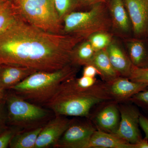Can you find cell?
<instances>
[{
  "instance_id": "cell-12",
  "label": "cell",
  "mask_w": 148,
  "mask_h": 148,
  "mask_svg": "<svg viewBox=\"0 0 148 148\" xmlns=\"http://www.w3.org/2000/svg\"><path fill=\"white\" fill-rule=\"evenodd\" d=\"M118 104L115 101H109L98 111L94 120L97 130L113 134L115 133L121 118Z\"/></svg>"
},
{
  "instance_id": "cell-16",
  "label": "cell",
  "mask_w": 148,
  "mask_h": 148,
  "mask_svg": "<svg viewBox=\"0 0 148 148\" xmlns=\"http://www.w3.org/2000/svg\"><path fill=\"white\" fill-rule=\"evenodd\" d=\"M127 54L133 66L139 68L148 67V38H126Z\"/></svg>"
},
{
  "instance_id": "cell-24",
  "label": "cell",
  "mask_w": 148,
  "mask_h": 148,
  "mask_svg": "<svg viewBox=\"0 0 148 148\" xmlns=\"http://www.w3.org/2000/svg\"><path fill=\"white\" fill-rule=\"evenodd\" d=\"M128 79L135 82L148 84V67L139 68L134 66Z\"/></svg>"
},
{
  "instance_id": "cell-28",
  "label": "cell",
  "mask_w": 148,
  "mask_h": 148,
  "mask_svg": "<svg viewBox=\"0 0 148 148\" xmlns=\"http://www.w3.org/2000/svg\"><path fill=\"white\" fill-rule=\"evenodd\" d=\"M101 76V73L95 66L91 64L84 66L83 71V76L95 77L96 75Z\"/></svg>"
},
{
  "instance_id": "cell-3",
  "label": "cell",
  "mask_w": 148,
  "mask_h": 148,
  "mask_svg": "<svg viewBox=\"0 0 148 148\" xmlns=\"http://www.w3.org/2000/svg\"><path fill=\"white\" fill-rule=\"evenodd\" d=\"M79 66L70 64L54 71H36L10 89L25 101L45 107L66 80L76 77Z\"/></svg>"
},
{
  "instance_id": "cell-35",
  "label": "cell",
  "mask_w": 148,
  "mask_h": 148,
  "mask_svg": "<svg viewBox=\"0 0 148 148\" xmlns=\"http://www.w3.org/2000/svg\"><path fill=\"white\" fill-rule=\"evenodd\" d=\"M103 1V0H98V1L99 2Z\"/></svg>"
},
{
  "instance_id": "cell-29",
  "label": "cell",
  "mask_w": 148,
  "mask_h": 148,
  "mask_svg": "<svg viewBox=\"0 0 148 148\" xmlns=\"http://www.w3.org/2000/svg\"><path fill=\"white\" fill-rule=\"evenodd\" d=\"M139 124L145 132V138L148 139V118L141 114L139 119Z\"/></svg>"
},
{
  "instance_id": "cell-4",
  "label": "cell",
  "mask_w": 148,
  "mask_h": 148,
  "mask_svg": "<svg viewBox=\"0 0 148 148\" xmlns=\"http://www.w3.org/2000/svg\"><path fill=\"white\" fill-rule=\"evenodd\" d=\"M102 2L92 5L89 10L73 11L66 15L63 20V34L86 40L95 33L109 32L112 29V20L108 8Z\"/></svg>"
},
{
  "instance_id": "cell-32",
  "label": "cell",
  "mask_w": 148,
  "mask_h": 148,
  "mask_svg": "<svg viewBox=\"0 0 148 148\" xmlns=\"http://www.w3.org/2000/svg\"><path fill=\"white\" fill-rule=\"evenodd\" d=\"M3 97V93L2 94H1V95H0V102H1V101Z\"/></svg>"
},
{
  "instance_id": "cell-6",
  "label": "cell",
  "mask_w": 148,
  "mask_h": 148,
  "mask_svg": "<svg viewBox=\"0 0 148 148\" xmlns=\"http://www.w3.org/2000/svg\"><path fill=\"white\" fill-rule=\"evenodd\" d=\"M22 19L43 31L63 34L53 0H12Z\"/></svg>"
},
{
  "instance_id": "cell-31",
  "label": "cell",
  "mask_w": 148,
  "mask_h": 148,
  "mask_svg": "<svg viewBox=\"0 0 148 148\" xmlns=\"http://www.w3.org/2000/svg\"><path fill=\"white\" fill-rule=\"evenodd\" d=\"M80 5H88L99 2L98 0H78Z\"/></svg>"
},
{
  "instance_id": "cell-15",
  "label": "cell",
  "mask_w": 148,
  "mask_h": 148,
  "mask_svg": "<svg viewBox=\"0 0 148 148\" xmlns=\"http://www.w3.org/2000/svg\"><path fill=\"white\" fill-rule=\"evenodd\" d=\"M36 72V71L27 67L1 64L0 90L10 89Z\"/></svg>"
},
{
  "instance_id": "cell-19",
  "label": "cell",
  "mask_w": 148,
  "mask_h": 148,
  "mask_svg": "<svg viewBox=\"0 0 148 148\" xmlns=\"http://www.w3.org/2000/svg\"><path fill=\"white\" fill-rule=\"evenodd\" d=\"M21 18L12 0L0 3V35Z\"/></svg>"
},
{
  "instance_id": "cell-18",
  "label": "cell",
  "mask_w": 148,
  "mask_h": 148,
  "mask_svg": "<svg viewBox=\"0 0 148 148\" xmlns=\"http://www.w3.org/2000/svg\"><path fill=\"white\" fill-rule=\"evenodd\" d=\"M90 64L98 69L102 80L105 82H110L120 76L112 66L106 49L95 51Z\"/></svg>"
},
{
  "instance_id": "cell-2",
  "label": "cell",
  "mask_w": 148,
  "mask_h": 148,
  "mask_svg": "<svg viewBox=\"0 0 148 148\" xmlns=\"http://www.w3.org/2000/svg\"><path fill=\"white\" fill-rule=\"evenodd\" d=\"M76 78L74 77L62 83L44 107L55 115L89 117L93 107L114 101L107 82L97 81L91 87L82 88L77 84Z\"/></svg>"
},
{
  "instance_id": "cell-26",
  "label": "cell",
  "mask_w": 148,
  "mask_h": 148,
  "mask_svg": "<svg viewBox=\"0 0 148 148\" xmlns=\"http://www.w3.org/2000/svg\"><path fill=\"white\" fill-rule=\"evenodd\" d=\"M22 130L17 127L14 129L6 130L0 133V148H6L9 146L12 139L16 133Z\"/></svg>"
},
{
  "instance_id": "cell-9",
  "label": "cell",
  "mask_w": 148,
  "mask_h": 148,
  "mask_svg": "<svg viewBox=\"0 0 148 148\" xmlns=\"http://www.w3.org/2000/svg\"><path fill=\"white\" fill-rule=\"evenodd\" d=\"M131 25L133 37L148 38V0H123Z\"/></svg>"
},
{
  "instance_id": "cell-27",
  "label": "cell",
  "mask_w": 148,
  "mask_h": 148,
  "mask_svg": "<svg viewBox=\"0 0 148 148\" xmlns=\"http://www.w3.org/2000/svg\"><path fill=\"white\" fill-rule=\"evenodd\" d=\"M77 84L82 88H88L95 84L97 81L95 77L83 76L79 78H76Z\"/></svg>"
},
{
  "instance_id": "cell-8",
  "label": "cell",
  "mask_w": 148,
  "mask_h": 148,
  "mask_svg": "<svg viewBox=\"0 0 148 148\" xmlns=\"http://www.w3.org/2000/svg\"><path fill=\"white\" fill-rule=\"evenodd\" d=\"M118 107L120 121L114 135L130 144L138 143L143 139L139 128L141 114L136 107L131 105H120Z\"/></svg>"
},
{
  "instance_id": "cell-7",
  "label": "cell",
  "mask_w": 148,
  "mask_h": 148,
  "mask_svg": "<svg viewBox=\"0 0 148 148\" xmlns=\"http://www.w3.org/2000/svg\"><path fill=\"white\" fill-rule=\"evenodd\" d=\"M96 130L95 125L88 121L73 119L54 148H88L90 139Z\"/></svg>"
},
{
  "instance_id": "cell-10",
  "label": "cell",
  "mask_w": 148,
  "mask_h": 148,
  "mask_svg": "<svg viewBox=\"0 0 148 148\" xmlns=\"http://www.w3.org/2000/svg\"><path fill=\"white\" fill-rule=\"evenodd\" d=\"M72 121L64 116H54L43 126L34 148H54Z\"/></svg>"
},
{
  "instance_id": "cell-11",
  "label": "cell",
  "mask_w": 148,
  "mask_h": 148,
  "mask_svg": "<svg viewBox=\"0 0 148 148\" xmlns=\"http://www.w3.org/2000/svg\"><path fill=\"white\" fill-rule=\"evenodd\" d=\"M107 83L114 101L118 103L129 101L133 95L148 86L146 84L135 82L121 76Z\"/></svg>"
},
{
  "instance_id": "cell-13",
  "label": "cell",
  "mask_w": 148,
  "mask_h": 148,
  "mask_svg": "<svg viewBox=\"0 0 148 148\" xmlns=\"http://www.w3.org/2000/svg\"><path fill=\"white\" fill-rule=\"evenodd\" d=\"M108 10L112 20V29L126 38L131 32L132 25L123 0H111Z\"/></svg>"
},
{
  "instance_id": "cell-34",
  "label": "cell",
  "mask_w": 148,
  "mask_h": 148,
  "mask_svg": "<svg viewBox=\"0 0 148 148\" xmlns=\"http://www.w3.org/2000/svg\"><path fill=\"white\" fill-rule=\"evenodd\" d=\"M6 1V0H0V3L3 2L4 1Z\"/></svg>"
},
{
  "instance_id": "cell-5",
  "label": "cell",
  "mask_w": 148,
  "mask_h": 148,
  "mask_svg": "<svg viewBox=\"0 0 148 148\" xmlns=\"http://www.w3.org/2000/svg\"><path fill=\"white\" fill-rule=\"evenodd\" d=\"M6 97L8 121L22 130L43 127L55 116L47 108L25 101L13 92Z\"/></svg>"
},
{
  "instance_id": "cell-33",
  "label": "cell",
  "mask_w": 148,
  "mask_h": 148,
  "mask_svg": "<svg viewBox=\"0 0 148 148\" xmlns=\"http://www.w3.org/2000/svg\"><path fill=\"white\" fill-rule=\"evenodd\" d=\"M3 93V90H0V95H1V94H2Z\"/></svg>"
},
{
  "instance_id": "cell-23",
  "label": "cell",
  "mask_w": 148,
  "mask_h": 148,
  "mask_svg": "<svg viewBox=\"0 0 148 148\" xmlns=\"http://www.w3.org/2000/svg\"><path fill=\"white\" fill-rule=\"evenodd\" d=\"M53 2L56 10L62 22L66 15L74 11L80 5L78 0H53Z\"/></svg>"
},
{
  "instance_id": "cell-17",
  "label": "cell",
  "mask_w": 148,
  "mask_h": 148,
  "mask_svg": "<svg viewBox=\"0 0 148 148\" xmlns=\"http://www.w3.org/2000/svg\"><path fill=\"white\" fill-rule=\"evenodd\" d=\"M135 148L134 144L127 143L114 134L96 130L90 142L88 148Z\"/></svg>"
},
{
  "instance_id": "cell-1",
  "label": "cell",
  "mask_w": 148,
  "mask_h": 148,
  "mask_svg": "<svg viewBox=\"0 0 148 148\" xmlns=\"http://www.w3.org/2000/svg\"><path fill=\"white\" fill-rule=\"evenodd\" d=\"M84 40L45 32L21 18L0 35V64L54 71L72 64L74 48Z\"/></svg>"
},
{
  "instance_id": "cell-30",
  "label": "cell",
  "mask_w": 148,
  "mask_h": 148,
  "mask_svg": "<svg viewBox=\"0 0 148 148\" xmlns=\"http://www.w3.org/2000/svg\"><path fill=\"white\" fill-rule=\"evenodd\" d=\"M135 148H148V139L145 138L134 144Z\"/></svg>"
},
{
  "instance_id": "cell-36",
  "label": "cell",
  "mask_w": 148,
  "mask_h": 148,
  "mask_svg": "<svg viewBox=\"0 0 148 148\" xmlns=\"http://www.w3.org/2000/svg\"><path fill=\"white\" fill-rule=\"evenodd\" d=\"M1 64H0V68H1Z\"/></svg>"
},
{
  "instance_id": "cell-22",
  "label": "cell",
  "mask_w": 148,
  "mask_h": 148,
  "mask_svg": "<svg viewBox=\"0 0 148 148\" xmlns=\"http://www.w3.org/2000/svg\"><path fill=\"white\" fill-rule=\"evenodd\" d=\"M87 40L96 51L106 49L112 40V37L109 32H100L91 35Z\"/></svg>"
},
{
  "instance_id": "cell-20",
  "label": "cell",
  "mask_w": 148,
  "mask_h": 148,
  "mask_svg": "<svg viewBox=\"0 0 148 148\" xmlns=\"http://www.w3.org/2000/svg\"><path fill=\"white\" fill-rule=\"evenodd\" d=\"M43 127L22 130L17 132L11 140V148H34L36 142Z\"/></svg>"
},
{
  "instance_id": "cell-21",
  "label": "cell",
  "mask_w": 148,
  "mask_h": 148,
  "mask_svg": "<svg viewBox=\"0 0 148 148\" xmlns=\"http://www.w3.org/2000/svg\"><path fill=\"white\" fill-rule=\"evenodd\" d=\"M95 51L88 40L80 42L74 48L72 56V64L78 66L89 65Z\"/></svg>"
},
{
  "instance_id": "cell-14",
  "label": "cell",
  "mask_w": 148,
  "mask_h": 148,
  "mask_svg": "<svg viewBox=\"0 0 148 148\" xmlns=\"http://www.w3.org/2000/svg\"><path fill=\"white\" fill-rule=\"evenodd\" d=\"M112 66L120 76L129 78L133 66L127 53L115 40H112L106 48Z\"/></svg>"
},
{
  "instance_id": "cell-25",
  "label": "cell",
  "mask_w": 148,
  "mask_h": 148,
  "mask_svg": "<svg viewBox=\"0 0 148 148\" xmlns=\"http://www.w3.org/2000/svg\"><path fill=\"white\" fill-rule=\"evenodd\" d=\"M129 101L137 106L148 109V86L145 89L133 95Z\"/></svg>"
}]
</instances>
